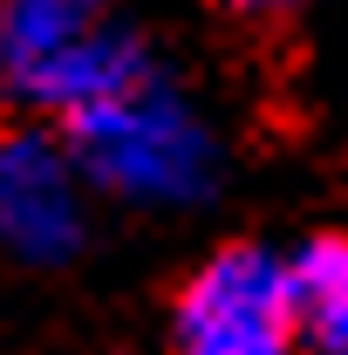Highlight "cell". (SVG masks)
<instances>
[{
  "instance_id": "2",
  "label": "cell",
  "mask_w": 348,
  "mask_h": 355,
  "mask_svg": "<svg viewBox=\"0 0 348 355\" xmlns=\"http://www.w3.org/2000/svg\"><path fill=\"white\" fill-rule=\"evenodd\" d=\"M157 35L123 0H0V76L21 116L69 123L116 89Z\"/></svg>"
},
{
  "instance_id": "5",
  "label": "cell",
  "mask_w": 348,
  "mask_h": 355,
  "mask_svg": "<svg viewBox=\"0 0 348 355\" xmlns=\"http://www.w3.org/2000/svg\"><path fill=\"white\" fill-rule=\"evenodd\" d=\"M294 266V314L307 355H348V219L314 225L287 246Z\"/></svg>"
},
{
  "instance_id": "1",
  "label": "cell",
  "mask_w": 348,
  "mask_h": 355,
  "mask_svg": "<svg viewBox=\"0 0 348 355\" xmlns=\"http://www.w3.org/2000/svg\"><path fill=\"white\" fill-rule=\"evenodd\" d=\"M55 130L76 144L96 198L130 219H191L232 184V130L164 42Z\"/></svg>"
},
{
  "instance_id": "6",
  "label": "cell",
  "mask_w": 348,
  "mask_h": 355,
  "mask_svg": "<svg viewBox=\"0 0 348 355\" xmlns=\"http://www.w3.org/2000/svg\"><path fill=\"white\" fill-rule=\"evenodd\" d=\"M212 7L232 21V28H246V35H287V28L307 21L314 0H212Z\"/></svg>"
},
{
  "instance_id": "8",
  "label": "cell",
  "mask_w": 348,
  "mask_h": 355,
  "mask_svg": "<svg viewBox=\"0 0 348 355\" xmlns=\"http://www.w3.org/2000/svg\"><path fill=\"white\" fill-rule=\"evenodd\" d=\"M96 355H164V349H96Z\"/></svg>"
},
{
  "instance_id": "4",
  "label": "cell",
  "mask_w": 348,
  "mask_h": 355,
  "mask_svg": "<svg viewBox=\"0 0 348 355\" xmlns=\"http://www.w3.org/2000/svg\"><path fill=\"white\" fill-rule=\"evenodd\" d=\"M103 198L89 184L76 144L42 116L0 123V266L14 273H76L103 232Z\"/></svg>"
},
{
  "instance_id": "3",
  "label": "cell",
  "mask_w": 348,
  "mask_h": 355,
  "mask_svg": "<svg viewBox=\"0 0 348 355\" xmlns=\"http://www.w3.org/2000/svg\"><path fill=\"white\" fill-rule=\"evenodd\" d=\"M164 355H307L287 246L260 232L205 246L171 287Z\"/></svg>"
},
{
  "instance_id": "7",
  "label": "cell",
  "mask_w": 348,
  "mask_h": 355,
  "mask_svg": "<svg viewBox=\"0 0 348 355\" xmlns=\"http://www.w3.org/2000/svg\"><path fill=\"white\" fill-rule=\"evenodd\" d=\"M14 116V96H7V76H0V123Z\"/></svg>"
}]
</instances>
